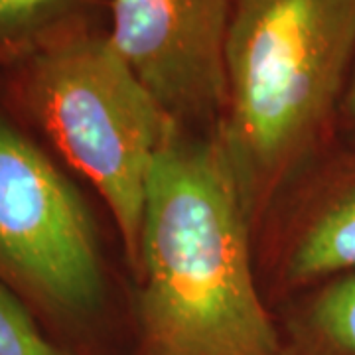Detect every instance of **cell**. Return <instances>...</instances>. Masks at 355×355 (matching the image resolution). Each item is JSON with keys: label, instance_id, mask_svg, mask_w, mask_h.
Masks as SVG:
<instances>
[{"label": "cell", "instance_id": "obj_7", "mask_svg": "<svg viewBox=\"0 0 355 355\" xmlns=\"http://www.w3.org/2000/svg\"><path fill=\"white\" fill-rule=\"evenodd\" d=\"M310 355H355V275L320 282L302 318Z\"/></svg>", "mask_w": 355, "mask_h": 355}, {"label": "cell", "instance_id": "obj_1", "mask_svg": "<svg viewBox=\"0 0 355 355\" xmlns=\"http://www.w3.org/2000/svg\"><path fill=\"white\" fill-rule=\"evenodd\" d=\"M249 223L217 132L178 130L154 166L142 219L144 355H282L254 284Z\"/></svg>", "mask_w": 355, "mask_h": 355}, {"label": "cell", "instance_id": "obj_10", "mask_svg": "<svg viewBox=\"0 0 355 355\" xmlns=\"http://www.w3.org/2000/svg\"><path fill=\"white\" fill-rule=\"evenodd\" d=\"M340 114H342L343 123L347 125V128L355 132V65H354V69H352V76H349L347 89H345V93H343V101H342V107H340Z\"/></svg>", "mask_w": 355, "mask_h": 355}, {"label": "cell", "instance_id": "obj_9", "mask_svg": "<svg viewBox=\"0 0 355 355\" xmlns=\"http://www.w3.org/2000/svg\"><path fill=\"white\" fill-rule=\"evenodd\" d=\"M67 0H0V50L18 46L50 24Z\"/></svg>", "mask_w": 355, "mask_h": 355}, {"label": "cell", "instance_id": "obj_4", "mask_svg": "<svg viewBox=\"0 0 355 355\" xmlns=\"http://www.w3.org/2000/svg\"><path fill=\"white\" fill-rule=\"evenodd\" d=\"M0 272L67 314L101 302L95 231L73 186L0 119Z\"/></svg>", "mask_w": 355, "mask_h": 355}, {"label": "cell", "instance_id": "obj_8", "mask_svg": "<svg viewBox=\"0 0 355 355\" xmlns=\"http://www.w3.org/2000/svg\"><path fill=\"white\" fill-rule=\"evenodd\" d=\"M0 355H65L44 338L34 320L0 286Z\"/></svg>", "mask_w": 355, "mask_h": 355}, {"label": "cell", "instance_id": "obj_5", "mask_svg": "<svg viewBox=\"0 0 355 355\" xmlns=\"http://www.w3.org/2000/svg\"><path fill=\"white\" fill-rule=\"evenodd\" d=\"M233 0H113L107 36L168 113L223 116Z\"/></svg>", "mask_w": 355, "mask_h": 355}, {"label": "cell", "instance_id": "obj_2", "mask_svg": "<svg viewBox=\"0 0 355 355\" xmlns=\"http://www.w3.org/2000/svg\"><path fill=\"white\" fill-rule=\"evenodd\" d=\"M355 65V0H233L217 137L253 221L330 137Z\"/></svg>", "mask_w": 355, "mask_h": 355}, {"label": "cell", "instance_id": "obj_3", "mask_svg": "<svg viewBox=\"0 0 355 355\" xmlns=\"http://www.w3.org/2000/svg\"><path fill=\"white\" fill-rule=\"evenodd\" d=\"M26 95L60 153L109 205L137 272L148 184L180 123L109 38H71L40 51Z\"/></svg>", "mask_w": 355, "mask_h": 355}, {"label": "cell", "instance_id": "obj_6", "mask_svg": "<svg viewBox=\"0 0 355 355\" xmlns=\"http://www.w3.org/2000/svg\"><path fill=\"white\" fill-rule=\"evenodd\" d=\"M338 160L292 241L288 275L300 284L355 275V153Z\"/></svg>", "mask_w": 355, "mask_h": 355}]
</instances>
